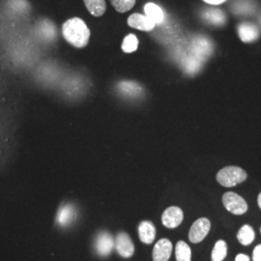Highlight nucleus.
<instances>
[{
	"mask_svg": "<svg viewBox=\"0 0 261 261\" xmlns=\"http://www.w3.org/2000/svg\"><path fill=\"white\" fill-rule=\"evenodd\" d=\"M62 34L66 41L73 47H85L90 40V29L80 18H72L66 20L62 25Z\"/></svg>",
	"mask_w": 261,
	"mask_h": 261,
	"instance_id": "nucleus-1",
	"label": "nucleus"
},
{
	"mask_svg": "<svg viewBox=\"0 0 261 261\" xmlns=\"http://www.w3.org/2000/svg\"><path fill=\"white\" fill-rule=\"evenodd\" d=\"M247 179L246 171L238 167H226L217 174V180L222 186L230 188L236 186Z\"/></svg>",
	"mask_w": 261,
	"mask_h": 261,
	"instance_id": "nucleus-2",
	"label": "nucleus"
},
{
	"mask_svg": "<svg viewBox=\"0 0 261 261\" xmlns=\"http://www.w3.org/2000/svg\"><path fill=\"white\" fill-rule=\"evenodd\" d=\"M223 203L227 211L234 215L245 214L248 210V204L242 196L227 192L223 196Z\"/></svg>",
	"mask_w": 261,
	"mask_h": 261,
	"instance_id": "nucleus-3",
	"label": "nucleus"
},
{
	"mask_svg": "<svg viewBox=\"0 0 261 261\" xmlns=\"http://www.w3.org/2000/svg\"><path fill=\"white\" fill-rule=\"evenodd\" d=\"M210 228H211V223L207 218H200L196 220L192 225L189 232L190 241L195 244L203 241L207 234L209 233Z\"/></svg>",
	"mask_w": 261,
	"mask_h": 261,
	"instance_id": "nucleus-4",
	"label": "nucleus"
},
{
	"mask_svg": "<svg viewBox=\"0 0 261 261\" xmlns=\"http://www.w3.org/2000/svg\"><path fill=\"white\" fill-rule=\"evenodd\" d=\"M115 249L124 258H130L135 252V245L132 241L130 236L125 232H120L115 239Z\"/></svg>",
	"mask_w": 261,
	"mask_h": 261,
	"instance_id": "nucleus-5",
	"label": "nucleus"
},
{
	"mask_svg": "<svg viewBox=\"0 0 261 261\" xmlns=\"http://www.w3.org/2000/svg\"><path fill=\"white\" fill-rule=\"evenodd\" d=\"M183 211L176 206H171L165 210L162 216V223L168 228H175L183 222Z\"/></svg>",
	"mask_w": 261,
	"mask_h": 261,
	"instance_id": "nucleus-6",
	"label": "nucleus"
},
{
	"mask_svg": "<svg viewBox=\"0 0 261 261\" xmlns=\"http://www.w3.org/2000/svg\"><path fill=\"white\" fill-rule=\"evenodd\" d=\"M113 247H114V241L111 234L107 231H103L98 234L95 241V248H96V252L100 256H108L109 254H111V252L113 250Z\"/></svg>",
	"mask_w": 261,
	"mask_h": 261,
	"instance_id": "nucleus-7",
	"label": "nucleus"
},
{
	"mask_svg": "<svg viewBox=\"0 0 261 261\" xmlns=\"http://www.w3.org/2000/svg\"><path fill=\"white\" fill-rule=\"evenodd\" d=\"M172 252V243L168 239H161L154 246L152 257L153 261H168Z\"/></svg>",
	"mask_w": 261,
	"mask_h": 261,
	"instance_id": "nucleus-8",
	"label": "nucleus"
},
{
	"mask_svg": "<svg viewBox=\"0 0 261 261\" xmlns=\"http://www.w3.org/2000/svg\"><path fill=\"white\" fill-rule=\"evenodd\" d=\"M127 22L130 28H136L140 31H146V32L153 30L156 25V23L152 21L148 17L139 13L132 14L127 19Z\"/></svg>",
	"mask_w": 261,
	"mask_h": 261,
	"instance_id": "nucleus-9",
	"label": "nucleus"
},
{
	"mask_svg": "<svg viewBox=\"0 0 261 261\" xmlns=\"http://www.w3.org/2000/svg\"><path fill=\"white\" fill-rule=\"evenodd\" d=\"M239 37L245 43H251L259 37V30L255 24L251 22H244L238 27Z\"/></svg>",
	"mask_w": 261,
	"mask_h": 261,
	"instance_id": "nucleus-10",
	"label": "nucleus"
},
{
	"mask_svg": "<svg viewBox=\"0 0 261 261\" xmlns=\"http://www.w3.org/2000/svg\"><path fill=\"white\" fill-rule=\"evenodd\" d=\"M139 235L140 241L149 245L156 238V227L150 221H143L139 225Z\"/></svg>",
	"mask_w": 261,
	"mask_h": 261,
	"instance_id": "nucleus-11",
	"label": "nucleus"
},
{
	"mask_svg": "<svg viewBox=\"0 0 261 261\" xmlns=\"http://www.w3.org/2000/svg\"><path fill=\"white\" fill-rule=\"evenodd\" d=\"M75 218V209L72 204H65L62 206L58 213L56 222L61 226H67L74 222Z\"/></svg>",
	"mask_w": 261,
	"mask_h": 261,
	"instance_id": "nucleus-12",
	"label": "nucleus"
},
{
	"mask_svg": "<svg viewBox=\"0 0 261 261\" xmlns=\"http://www.w3.org/2000/svg\"><path fill=\"white\" fill-rule=\"evenodd\" d=\"M117 87L123 95L128 97H138L143 91L140 84L130 81H123L118 84Z\"/></svg>",
	"mask_w": 261,
	"mask_h": 261,
	"instance_id": "nucleus-13",
	"label": "nucleus"
},
{
	"mask_svg": "<svg viewBox=\"0 0 261 261\" xmlns=\"http://www.w3.org/2000/svg\"><path fill=\"white\" fill-rule=\"evenodd\" d=\"M203 19L210 24L216 27H221L225 23V16L224 13L219 9H207L202 14Z\"/></svg>",
	"mask_w": 261,
	"mask_h": 261,
	"instance_id": "nucleus-14",
	"label": "nucleus"
},
{
	"mask_svg": "<svg viewBox=\"0 0 261 261\" xmlns=\"http://www.w3.org/2000/svg\"><path fill=\"white\" fill-rule=\"evenodd\" d=\"M144 13H145V16L148 17L156 24H161L165 19L163 10L155 3H151V2L147 3L144 6Z\"/></svg>",
	"mask_w": 261,
	"mask_h": 261,
	"instance_id": "nucleus-15",
	"label": "nucleus"
},
{
	"mask_svg": "<svg viewBox=\"0 0 261 261\" xmlns=\"http://www.w3.org/2000/svg\"><path fill=\"white\" fill-rule=\"evenodd\" d=\"M85 7L94 17H102L107 11L106 0H84Z\"/></svg>",
	"mask_w": 261,
	"mask_h": 261,
	"instance_id": "nucleus-16",
	"label": "nucleus"
},
{
	"mask_svg": "<svg viewBox=\"0 0 261 261\" xmlns=\"http://www.w3.org/2000/svg\"><path fill=\"white\" fill-rule=\"evenodd\" d=\"M255 237L254 230L251 225L245 224L240 228V230L237 233V239L244 246H248L252 244L253 239Z\"/></svg>",
	"mask_w": 261,
	"mask_h": 261,
	"instance_id": "nucleus-17",
	"label": "nucleus"
},
{
	"mask_svg": "<svg viewBox=\"0 0 261 261\" xmlns=\"http://www.w3.org/2000/svg\"><path fill=\"white\" fill-rule=\"evenodd\" d=\"M175 256L177 261L192 260V251L190 246L184 241H179L175 247Z\"/></svg>",
	"mask_w": 261,
	"mask_h": 261,
	"instance_id": "nucleus-18",
	"label": "nucleus"
},
{
	"mask_svg": "<svg viewBox=\"0 0 261 261\" xmlns=\"http://www.w3.org/2000/svg\"><path fill=\"white\" fill-rule=\"evenodd\" d=\"M227 254V244L224 240H219L215 244L212 251V261H223Z\"/></svg>",
	"mask_w": 261,
	"mask_h": 261,
	"instance_id": "nucleus-19",
	"label": "nucleus"
},
{
	"mask_svg": "<svg viewBox=\"0 0 261 261\" xmlns=\"http://www.w3.org/2000/svg\"><path fill=\"white\" fill-rule=\"evenodd\" d=\"M139 47V39L135 34H129L124 38L122 42V50L125 54L135 53Z\"/></svg>",
	"mask_w": 261,
	"mask_h": 261,
	"instance_id": "nucleus-20",
	"label": "nucleus"
},
{
	"mask_svg": "<svg viewBox=\"0 0 261 261\" xmlns=\"http://www.w3.org/2000/svg\"><path fill=\"white\" fill-rule=\"evenodd\" d=\"M114 9L119 13H126L133 9L136 4V0H111Z\"/></svg>",
	"mask_w": 261,
	"mask_h": 261,
	"instance_id": "nucleus-21",
	"label": "nucleus"
},
{
	"mask_svg": "<svg viewBox=\"0 0 261 261\" xmlns=\"http://www.w3.org/2000/svg\"><path fill=\"white\" fill-rule=\"evenodd\" d=\"M253 261H261V245H257L252 252Z\"/></svg>",
	"mask_w": 261,
	"mask_h": 261,
	"instance_id": "nucleus-22",
	"label": "nucleus"
},
{
	"mask_svg": "<svg viewBox=\"0 0 261 261\" xmlns=\"http://www.w3.org/2000/svg\"><path fill=\"white\" fill-rule=\"evenodd\" d=\"M235 261H250V257H249L247 254L240 253V254H238V255L236 256Z\"/></svg>",
	"mask_w": 261,
	"mask_h": 261,
	"instance_id": "nucleus-23",
	"label": "nucleus"
},
{
	"mask_svg": "<svg viewBox=\"0 0 261 261\" xmlns=\"http://www.w3.org/2000/svg\"><path fill=\"white\" fill-rule=\"evenodd\" d=\"M203 1L208 4H211V5H220V4L225 2L226 0H203Z\"/></svg>",
	"mask_w": 261,
	"mask_h": 261,
	"instance_id": "nucleus-24",
	"label": "nucleus"
},
{
	"mask_svg": "<svg viewBox=\"0 0 261 261\" xmlns=\"http://www.w3.org/2000/svg\"><path fill=\"white\" fill-rule=\"evenodd\" d=\"M257 202H258V206L260 207L261 209V193L259 194V196H258V199H257Z\"/></svg>",
	"mask_w": 261,
	"mask_h": 261,
	"instance_id": "nucleus-25",
	"label": "nucleus"
},
{
	"mask_svg": "<svg viewBox=\"0 0 261 261\" xmlns=\"http://www.w3.org/2000/svg\"><path fill=\"white\" fill-rule=\"evenodd\" d=\"M260 22H261V19H260Z\"/></svg>",
	"mask_w": 261,
	"mask_h": 261,
	"instance_id": "nucleus-26",
	"label": "nucleus"
},
{
	"mask_svg": "<svg viewBox=\"0 0 261 261\" xmlns=\"http://www.w3.org/2000/svg\"><path fill=\"white\" fill-rule=\"evenodd\" d=\"M260 232H261V229H260Z\"/></svg>",
	"mask_w": 261,
	"mask_h": 261,
	"instance_id": "nucleus-27",
	"label": "nucleus"
}]
</instances>
